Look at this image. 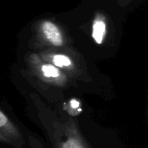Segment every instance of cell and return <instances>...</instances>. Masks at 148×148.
Instances as JSON below:
<instances>
[{
    "mask_svg": "<svg viewBox=\"0 0 148 148\" xmlns=\"http://www.w3.org/2000/svg\"><path fill=\"white\" fill-rule=\"evenodd\" d=\"M0 142L14 148H24L27 146L37 148L39 144L38 140L27 135L23 129L2 109H0Z\"/></svg>",
    "mask_w": 148,
    "mask_h": 148,
    "instance_id": "obj_2",
    "label": "cell"
},
{
    "mask_svg": "<svg viewBox=\"0 0 148 148\" xmlns=\"http://www.w3.org/2000/svg\"><path fill=\"white\" fill-rule=\"evenodd\" d=\"M53 62L56 66L62 68V67H69L71 65L70 59L63 55H56L53 58Z\"/></svg>",
    "mask_w": 148,
    "mask_h": 148,
    "instance_id": "obj_6",
    "label": "cell"
},
{
    "mask_svg": "<svg viewBox=\"0 0 148 148\" xmlns=\"http://www.w3.org/2000/svg\"><path fill=\"white\" fill-rule=\"evenodd\" d=\"M106 34V23L102 20H96L93 25L92 36L96 43L101 44Z\"/></svg>",
    "mask_w": 148,
    "mask_h": 148,
    "instance_id": "obj_4",
    "label": "cell"
},
{
    "mask_svg": "<svg viewBox=\"0 0 148 148\" xmlns=\"http://www.w3.org/2000/svg\"><path fill=\"white\" fill-rule=\"evenodd\" d=\"M42 30L48 40L56 46H61L62 44V35L57 29V27L50 23V22H45L42 24Z\"/></svg>",
    "mask_w": 148,
    "mask_h": 148,
    "instance_id": "obj_3",
    "label": "cell"
},
{
    "mask_svg": "<svg viewBox=\"0 0 148 148\" xmlns=\"http://www.w3.org/2000/svg\"><path fill=\"white\" fill-rule=\"evenodd\" d=\"M37 114L54 148H89L77 123L69 115L46 108H40Z\"/></svg>",
    "mask_w": 148,
    "mask_h": 148,
    "instance_id": "obj_1",
    "label": "cell"
},
{
    "mask_svg": "<svg viewBox=\"0 0 148 148\" xmlns=\"http://www.w3.org/2000/svg\"><path fill=\"white\" fill-rule=\"evenodd\" d=\"M42 75L47 78H57L60 76V71L50 64H46L42 67Z\"/></svg>",
    "mask_w": 148,
    "mask_h": 148,
    "instance_id": "obj_5",
    "label": "cell"
}]
</instances>
